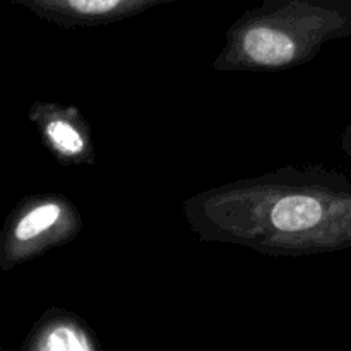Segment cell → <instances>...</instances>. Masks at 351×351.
I'll return each instance as SVG.
<instances>
[{
	"instance_id": "cell-1",
	"label": "cell",
	"mask_w": 351,
	"mask_h": 351,
	"mask_svg": "<svg viewBox=\"0 0 351 351\" xmlns=\"http://www.w3.org/2000/svg\"><path fill=\"white\" fill-rule=\"evenodd\" d=\"M184 216L204 242L273 257L351 249V177L324 167H283L201 191Z\"/></svg>"
},
{
	"instance_id": "cell-2",
	"label": "cell",
	"mask_w": 351,
	"mask_h": 351,
	"mask_svg": "<svg viewBox=\"0 0 351 351\" xmlns=\"http://www.w3.org/2000/svg\"><path fill=\"white\" fill-rule=\"evenodd\" d=\"M351 36V0H263L226 31L211 67L278 72L314 60L322 47Z\"/></svg>"
},
{
	"instance_id": "cell-3",
	"label": "cell",
	"mask_w": 351,
	"mask_h": 351,
	"mask_svg": "<svg viewBox=\"0 0 351 351\" xmlns=\"http://www.w3.org/2000/svg\"><path fill=\"white\" fill-rule=\"evenodd\" d=\"M81 228V215L65 195L50 192L24 197L0 232V269L9 273L55 247L67 245Z\"/></svg>"
},
{
	"instance_id": "cell-4",
	"label": "cell",
	"mask_w": 351,
	"mask_h": 351,
	"mask_svg": "<svg viewBox=\"0 0 351 351\" xmlns=\"http://www.w3.org/2000/svg\"><path fill=\"white\" fill-rule=\"evenodd\" d=\"M48 153L64 167L95 165L96 151L91 127L74 105L36 101L27 110Z\"/></svg>"
},
{
	"instance_id": "cell-5",
	"label": "cell",
	"mask_w": 351,
	"mask_h": 351,
	"mask_svg": "<svg viewBox=\"0 0 351 351\" xmlns=\"http://www.w3.org/2000/svg\"><path fill=\"white\" fill-rule=\"evenodd\" d=\"M64 27L98 26L141 14L173 0H10Z\"/></svg>"
},
{
	"instance_id": "cell-6",
	"label": "cell",
	"mask_w": 351,
	"mask_h": 351,
	"mask_svg": "<svg viewBox=\"0 0 351 351\" xmlns=\"http://www.w3.org/2000/svg\"><path fill=\"white\" fill-rule=\"evenodd\" d=\"M23 351H99L86 322L64 311H48L34 324Z\"/></svg>"
},
{
	"instance_id": "cell-7",
	"label": "cell",
	"mask_w": 351,
	"mask_h": 351,
	"mask_svg": "<svg viewBox=\"0 0 351 351\" xmlns=\"http://www.w3.org/2000/svg\"><path fill=\"white\" fill-rule=\"evenodd\" d=\"M339 144H341L343 153H345L348 158H351V120L348 122V125L345 127V130H343Z\"/></svg>"
},
{
	"instance_id": "cell-8",
	"label": "cell",
	"mask_w": 351,
	"mask_h": 351,
	"mask_svg": "<svg viewBox=\"0 0 351 351\" xmlns=\"http://www.w3.org/2000/svg\"><path fill=\"white\" fill-rule=\"evenodd\" d=\"M0 351H2V348H0Z\"/></svg>"
}]
</instances>
